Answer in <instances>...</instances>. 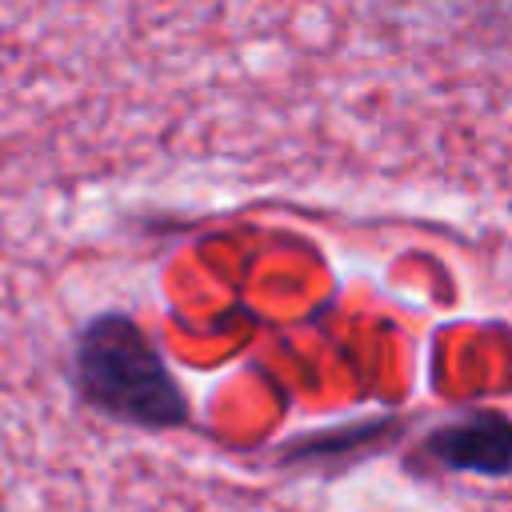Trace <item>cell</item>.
Instances as JSON below:
<instances>
[{
	"label": "cell",
	"instance_id": "1",
	"mask_svg": "<svg viewBox=\"0 0 512 512\" xmlns=\"http://www.w3.org/2000/svg\"><path fill=\"white\" fill-rule=\"evenodd\" d=\"M72 384L88 408L120 424L152 432L188 424V396L180 380L128 312H100L76 332Z\"/></svg>",
	"mask_w": 512,
	"mask_h": 512
},
{
	"label": "cell",
	"instance_id": "2",
	"mask_svg": "<svg viewBox=\"0 0 512 512\" xmlns=\"http://www.w3.org/2000/svg\"><path fill=\"white\" fill-rule=\"evenodd\" d=\"M424 452L448 472L476 476H508L512 472V420L500 412H468L460 420L440 424Z\"/></svg>",
	"mask_w": 512,
	"mask_h": 512
},
{
	"label": "cell",
	"instance_id": "3",
	"mask_svg": "<svg viewBox=\"0 0 512 512\" xmlns=\"http://www.w3.org/2000/svg\"><path fill=\"white\" fill-rule=\"evenodd\" d=\"M0 512H8V508H4V500H0Z\"/></svg>",
	"mask_w": 512,
	"mask_h": 512
}]
</instances>
